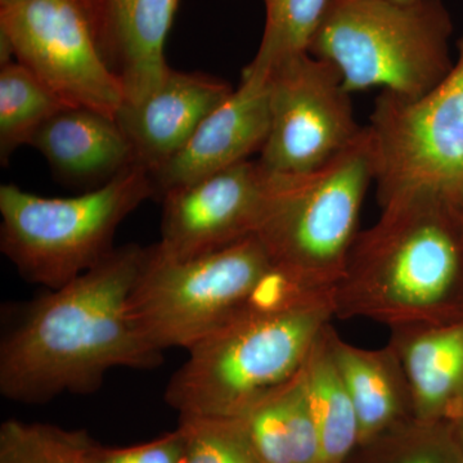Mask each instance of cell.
<instances>
[{"instance_id": "1", "label": "cell", "mask_w": 463, "mask_h": 463, "mask_svg": "<svg viewBox=\"0 0 463 463\" xmlns=\"http://www.w3.org/2000/svg\"><path fill=\"white\" fill-rule=\"evenodd\" d=\"M148 246L125 245L71 282L9 310L0 337V394L42 404L90 394L115 368L163 361L134 327L129 298Z\"/></svg>"}, {"instance_id": "2", "label": "cell", "mask_w": 463, "mask_h": 463, "mask_svg": "<svg viewBox=\"0 0 463 463\" xmlns=\"http://www.w3.org/2000/svg\"><path fill=\"white\" fill-rule=\"evenodd\" d=\"M359 232L332 288L335 318L390 331L456 321L463 277V199L434 190L401 194Z\"/></svg>"}, {"instance_id": "3", "label": "cell", "mask_w": 463, "mask_h": 463, "mask_svg": "<svg viewBox=\"0 0 463 463\" xmlns=\"http://www.w3.org/2000/svg\"><path fill=\"white\" fill-rule=\"evenodd\" d=\"M335 318L331 291L277 277L263 297L191 346L165 401L179 417L243 419L306 364Z\"/></svg>"}, {"instance_id": "4", "label": "cell", "mask_w": 463, "mask_h": 463, "mask_svg": "<svg viewBox=\"0 0 463 463\" xmlns=\"http://www.w3.org/2000/svg\"><path fill=\"white\" fill-rule=\"evenodd\" d=\"M270 175L269 201L255 236L286 281L304 291H332L345 272L374 181L367 127L358 141L316 172Z\"/></svg>"}, {"instance_id": "5", "label": "cell", "mask_w": 463, "mask_h": 463, "mask_svg": "<svg viewBox=\"0 0 463 463\" xmlns=\"http://www.w3.org/2000/svg\"><path fill=\"white\" fill-rule=\"evenodd\" d=\"M452 32L441 0H331L307 52L336 67L349 93L381 87L416 99L452 70Z\"/></svg>"}, {"instance_id": "6", "label": "cell", "mask_w": 463, "mask_h": 463, "mask_svg": "<svg viewBox=\"0 0 463 463\" xmlns=\"http://www.w3.org/2000/svg\"><path fill=\"white\" fill-rule=\"evenodd\" d=\"M156 197L151 175L134 165L96 190L51 199L0 187V250L25 281L62 288L114 251L116 231Z\"/></svg>"}, {"instance_id": "7", "label": "cell", "mask_w": 463, "mask_h": 463, "mask_svg": "<svg viewBox=\"0 0 463 463\" xmlns=\"http://www.w3.org/2000/svg\"><path fill=\"white\" fill-rule=\"evenodd\" d=\"M276 277L257 236L182 261L160 258L148 246L130 295V318L156 352L188 350L263 297Z\"/></svg>"}, {"instance_id": "8", "label": "cell", "mask_w": 463, "mask_h": 463, "mask_svg": "<svg viewBox=\"0 0 463 463\" xmlns=\"http://www.w3.org/2000/svg\"><path fill=\"white\" fill-rule=\"evenodd\" d=\"M449 74L416 99L383 90L367 129L379 205L416 190L463 199V33Z\"/></svg>"}, {"instance_id": "9", "label": "cell", "mask_w": 463, "mask_h": 463, "mask_svg": "<svg viewBox=\"0 0 463 463\" xmlns=\"http://www.w3.org/2000/svg\"><path fill=\"white\" fill-rule=\"evenodd\" d=\"M0 41L2 65L17 61L67 106L112 118L123 106L79 0H0Z\"/></svg>"}, {"instance_id": "10", "label": "cell", "mask_w": 463, "mask_h": 463, "mask_svg": "<svg viewBox=\"0 0 463 463\" xmlns=\"http://www.w3.org/2000/svg\"><path fill=\"white\" fill-rule=\"evenodd\" d=\"M270 128L259 164L272 174L316 172L361 138L339 70L309 52L268 71Z\"/></svg>"}, {"instance_id": "11", "label": "cell", "mask_w": 463, "mask_h": 463, "mask_svg": "<svg viewBox=\"0 0 463 463\" xmlns=\"http://www.w3.org/2000/svg\"><path fill=\"white\" fill-rule=\"evenodd\" d=\"M270 173L243 161L161 199L158 257L188 260L255 236L270 194Z\"/></svg>"}, {"instance_id": "12", "label": "cell", "mask_w": 463, "mask_h": 463, "mask_svg": "<svg viewBox=\"0 0 463 463\" xmlns=\"http://www.w3.org/2000/svg\"><path fill=\"white\" fill-rule=\"evenodd\" d=\"M269 128L267 75L243 70L240 87L207 116L175 156L149 174L156 197L248 160L263 149Z\"/></svg>"}, {"instance_id": "13", "label": "cell", "mask_w": 463, "mask_h": 463, "mask_svg": "<svg viewBox=\"0 0 463 463\" xmlns=\"http://www.w3.org/2000/svg\"><path fill=\"white\" fill-rule=\"evenodd\" d=\"M103 62L123 84L124 103L142 102L165 78V42L179 0H79Z\"/></svg>"}, {"instance_id": "14", "label": "cell", "mask_w": 463, "mask_h": 463, "mask_svg": "<svg viewBox=\"0 0 463 463\" xmlns=\"http://www.w3.org/2000/svg\"><path fill=\"white\" fill-rule=\"evenodd\" d=\"M233 93L224 80L169 67L139 103H123L115 118L132 146L136 165L154 173L175 156L201 123Z\"/></svg>"}, {"instance_id": "15", "label": "cell", "mask_w": 463, "mask_h": 463, "mask_svg": "<svg viewBox=\"0 0 463 463\" xmlns=\"http://www.w3.org/2000/svg\"><path fill=\"white\" fill-rule=\"evenodd\" d=\"M30 145L47 158L58 179L87 191L102 187L136 165L132 146L112 116L96 109H61Z\"/></svg>"}, {"instance_id": "16", "label": "cell", "mask_w": 463, "mask_h": 463, "mask_svg": "<svg viewBox=\"0 0 463 463\" xmlns=\"http://www.w3.org/2000/svg\"><path fill=\"white\" fill-rule=\"evenodd\" d=\"M412 394L414 419L422 422L463 420V321L392 330Z\"/></svg>"}, {"instance_id": "17", "label": "cell", "mask_w": 463, "mask_h": 463, "mask_svg": "<svg viewBox=\"0 0 463 463\" xmlns=\"http://www.w3.org/2000/svg\"><path fill=\"white\" fill-rule=\"evenodd\" d=\"M332 354L354 404L359 448L414 419L412 394L392 346L364 349L347 343L330 326Z\"/></svg>"}, {"instance_id": "18", "label": "cell", "mask_w": 463, "mask_h": 463, "mask_svg": "<svg viewBox=\"0 0 463 463\" xmlns=\"http://www.w3.org/2000/svg\"><path fill=\"white\" fill-rule=\"evenodd\" d=\"M242 420L264 463H322L303 368Z\"/></svg>"}, {"instance_id": "19", "label": "cell", "mask_w": 463, "mask_h": 463, "mask_svg": "<svg viewBox=\"0 0 463 463\" xmlns=\"http://www.w3.org/2000/svg\"><path fill=\"white\" fill-rule=\"evenodd\" d=\"M330 326L310 350L303 365V377L321 440L322 463H346L359 447V422L332 354Z\"/></svg>"}, {"instance_id": "20", "label": "cell", "mask_w": 463, "mask_h": 463, "mask_svg": "<svg viewBox=\"0 0 463 463\" xmlns=\"http://www.w3.org/2000/svg\"><path fill=\"white\" fill-rule=\"evenodd\" d=\"M67 108L65 102L38 76L17 61L0 69V161L9 158L21 146L30 145L52 116Z\"/></svg>"}, {"instance_id": "21", "label": "cell", "mask_w": 463, "mask_h": 463, "mask_svg": "<svg viewBox=\"0 0 463 463\" xmlns=\"http://www.w3.org/2000/svg\"><path fill=\"white\" fill-rule=\"evenodd\" d=\"M265 25L260 45L246 71L267 75L283 58L309 50L331 0H263Z\"/></svg>"}, {"instance_id": "22", "label": "cell", "mask_w": 463, "mask_h": 463, "mask_svg": "<svg viewBox=\"0 0 463 463\" xmlns=\"http://www.w3.org/2000/svg\"><path fill=\"white\" fill-rule=\"evenodd\" d=\"M96 446L83 430L18 420L0 426V463H90Z\"/></svg>"}, {"instance_id": "23", "label": "cell", "mask_w": 463, "mask_h": 463, "mask_svg": "<svg viewBox=\"0 0 463 463\" xmlns=\"http://www.w3.org/2000/svg\"><path fill=\"white\" fill-rule=\"evenodd\" d=\"M455 423L422 422L413 419L370 446L373 463H459V437Z\"/></svg>"}, {"instance_id": "24", "label": "cell", "mask_w": 463, "mask_h": 463, "mask_svg": "<svg viewBox=\"0 0 463 463\" xmlns=\"http://www.w3.org/2000/svg\"><path fill=\"white\" fill-rule=\"evenodd\" d=\"M185 439L183 463H264L242 419L179 417Z\"/></svg>"}, {"instance_id": "25", "label": "cell", "mask_w": 463, "mask_h": 463, "mask_svg": "<svg viewBox=\"0 0 463 463\" xmlns=\"http://www.w3.org/2000/svg\"><path fill=\"white\" fill-rule=\"evenodd\" d=\"M185 439L182 429L163 437L127 448H106L97 444L90 463H183Z\"/></svg>"}, {"instance_id": "26", "label": "cell", "mask_w": 463, "mask_h": 463, "mask_svg": "<svg viewBox=\"0 0 463 463\" xmlns=\"http://www.w3.org/2000/svg\"><path fill=\"white\" fill-rule=\"evenodd\" d=\"M462 426L461 429L458 430V437H459V447H461V462L463 463V420H462Z\"/></svg>"}, {"instance_id": "27", "label": "cell", "mask_w": 463, "mask_h": 463, "mask_svg": "<svg viewBox=\"0 0 463 463\" xmlns=\"http://www.w3.org/2000/svg\"><path fill=\"white\" fill-rule=\"evenodd\" d=\"M385 2L397 3V5H411V3L419 2V0H385Z\"/></svg>"}]
</instances>
